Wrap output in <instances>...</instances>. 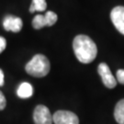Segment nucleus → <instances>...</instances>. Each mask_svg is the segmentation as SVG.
I'll use <instances>...</instances> for the list:
<instances>
[{
    "mask_svg": "<svg viewBox=\"0 0 124 124\" xmlns=\"http://www.w3.org/2000/svg\"><path fill=\"white\" fill-rule=\"evenodd\" d=\"M7 105V100L5 98L4 94L0 91V110H3Z\"/></svg>",
    "mask_w": 124,
    "mask_h": 124,
    "instance_id": "ddd939ff",
    "label": "nucleus"
},
{
    "mask_svg": "<svg viewBox=\"0 0 124 124\" xmlns=\"http://www.w3.org/2000/svg\"><path fill=\"white\" fill-rule=\"evenodd\" d=\"M114 118L119 124H124V99L117 103L114 109Z\"/></svg>",
    "mask_w": 124,
    "mask_h": 124,
    "instance_id": "9d476101",
    "label": "nucleus"
},
{
    "mask_svg": "<svg viewBox=\"0 0 124 124\" xmlns=\"http://www.w3.org/2000/svg\"><path fill=\"white\" fill-rule=\"evenodd\" d=\"M73 49L77 60L82 63H90L97 57L98 47L86 35H77L73 41Z\"/></svg>",
    "mask_w": 124,
    "mask_h": 124,
    "instance_id": "f257e3e1",
    "label": "nucleus"
},
{
    "mask_svg": "<svg viewBox=\"0 0 124 124\" xmlns=\"http://www.w3.org/2000/svg\"><path fill=\"white\" fill-rule=\"evenodd\" d=\"M33 86L28 82H23L19 85L17 94L20 98H29L33 95Z\"/></svg>",
    "mask_w": 124,
    "mask_h": 124,
    "instance_id": "1a4fd4ad",
    "label": "nucleus"
},
{
    "mask_svg": "<svg viewBox=\"0 0 124 124\" xmlns=\"http://www.w3.org/2000/svg\"><path fill=\"white\" fill-rule=\"evenodd\" d=\"M50 62L43 54H36L25 66L26 72L34 77H44L50 72Z\"/></svg>",
    "mask_w": 124,
    "mask_h": 124,
    "instance_id": "f03ea898",
    "label": "nucleus"
},
{
    "mask_svg": "<svg viewBox=\"0 0 124 124\" xmlns=\"http://www.w3.org/2000/svg\"><path fill=\"white\" fill-rule=\"evenodd\" d=\"M98 72L99 75L101 76V79L103 84L105 85V86L109 89H112L116 87L117 85V79L114 77V75H112L110 69L108 65L105 62H101L98 67Z\"/></svg>",
    "mask_w": 124,
    "mask_h": 124,
    "instance_id": "423d86ee",
    "label": "nucleus"
},
{
    "mask_svg": "<svg viewBox=\"0 0 124 124\" xmlns=\"http://www.w3.org/2000/svg\"><path fill=\"white\" fill-rule=\"evenodd\" d=\"M110 18L119 32L124 35V7L118 6L111 10Z\"/></svg>",
    "mask_w": 124,
    "mask_h": 124,
    "instance_id": "0eeeda50",
    "label": "nucleus"
},
{
    "mask_svg": "<svg viewBox=\"0 0 124 124\" xmlns=\"http://www.w3.org/2000/svg\"><path fill=\"white\" fill-rule=\"evenodd\" d=\"M116 77H117V82H119L121 85H124V69L118 70L116 74Z\"/></svg>",
    "mask_w": 124,
    "mask_h": 124,
    "instance_id": "f8f14e48",
    "label": "nucleus"
},
{
    "mask_svg": "<svg viewBox=\"0 0 124 124\" xmlns=\"http://www.w3.org/2000/svg\"><path fill=\"white\" fill-rule=\"evenodd\" d=\"M33 120L35 124H53V115L47 107L38 105L33 112Z\"/></svg>",
    "mask_w": 124,
    "mask_h": 124,
    "instance_id": "39448f33",
    "label": "nucleus"
},
{
    "mask_svg": "<svg viewBox=\"0 0 124 124\" xmlns=\"http://www.w3.org/2000/svg\"><path fill=\"white\" fill-rule=\"evenodd\" d=\"M7 47V40L5 38L0 36V53H2Z\"/></svg>",
    "mask_w": 124,
    "mask_h": 124,
    "instance_id": "4468645a",
    "label": "nucleus"
},
{
    "mask_svg": "<svg viewBox=\"0 0 124 124\" xmlns=\"http://www.w3.org/2000/svg\"><path fill=\"white\" fill-rule=\"evenodd\" d=\"M4 73L3 71L0 69V86H3L4 85Z\"/></svg>",
    "mask_w": 124,
    "mask_h": 124,
    "instance_id": "2eb2a0df",
    "label": "nucleus"
},
{
    "mask_svg": "<svg viewBox=\"0 0 124 124\" xmlns=\"http://www.w3.org/2000/svg\"><path fill=\"white\" fill-rule=\"evenodd\" d=\"M47 8V3L46 0H32V3L30 8V12L34 13V12H43L46 10Z\"/></svg>",
    "mask_w": 124,
    "mask_h": 124,
    "instance_id": "9b49d317",
    "label": "nucleus"
},
{
    "mask_svg": "<svg viewBox=\"0 0 124 124\" xmlns=\"http://www.w3.org/2000/svg\"><path fill=\"white\" fill-rule=\"evenodd\" d=\"M58 19L57 15L53 11H47L44 15H36L32 20V27L35 30H40L43 27H51L54 25Z\"/></svg>",
    "mask_w": 124,
    "mask_h": 124,
    "instance_id": "7ed1b4c3",
    "label": "nucleus"
},
{
    "mask_svg": "<svg viewBox=\"0 0 124 124\" xmlns=\"http://www.w3.org/2000/svg\"><path fill=\"white\" fill-rule=\"evenodd\" d=\"M3 26L7 31L12 32H19L23 26L22 19L18 17H15L12 15L6 16L3 20Z\"/></svg>",
    "mask_w": 124,
    "mask_h": 124,
    "instance_id": "6e6552de",
    "label": "nucleus"
},
{
    "mask_svg": "<svg viewBox=\"0 0 124 124\" xmlns=\"http://www.w3.org/2000/svg\"><path fill=\"white\" fill-rule=\"evenodd\" d=\"M54 124H79V119L76 114L68 110H58L53 115Z\"/></svg>",
    "mask_w": 124,
    "mask_h": 124,
    "instance_id": "20e7f679",
    "label": "nucleus"
}]
</instances>
